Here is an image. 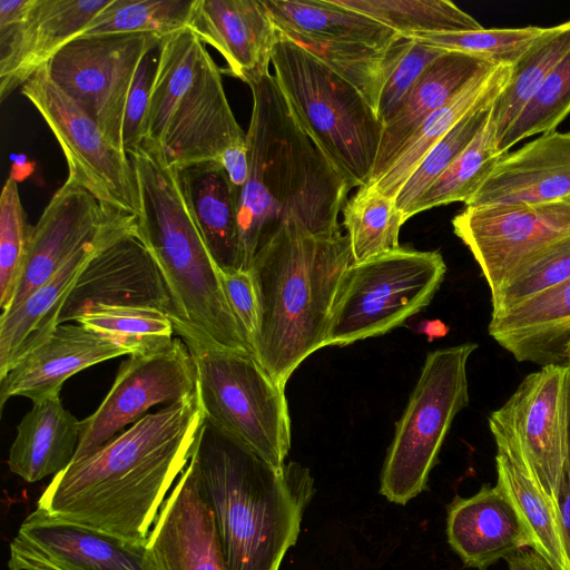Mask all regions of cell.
I'll use <instances>...</instances> for the list:
<instances>
[{
  "label": "cell",
  "instance_id": "6da1fadb",
  "mask_svg": "<svg viewBox=\"0 0 570 570\" xmlns=\"http://www.w3.org/2000/svg\"><path fill=\"white\" fill-rule=\"evenodd\" d=\"M203 421L196 393L148 413L52 476L36 509L56 520L145 542L166 493L190 460Z\"/></svg>",
  "mask_w": 570,
  "mask_h": 570
},
{
  "label": "cell",
  "instance_id": "7a4b0ae2",
  "mask_svg": "<svg viewBox=\"0 0 570 570\" xmlns=\"http://www.w3.org/2000/svg\"><path fill=\"white\" fill-rule=\"evenodd\" d=\"M248 86L249 173L238 196L246 269L258 248L285 224L313 235L340 233L338 214L351 190L295 119L274 75Z\"/></svg>",
  "mask_w": 570,
  "mask_h": 570
},
{
  "label": "cell",
  "instance_id": "3957f363",
  "mask_svg": "<svg viewBox=\"0 0 570 570\" xmlns=\"http://www.w3.org/2000/svg\"><path fill=\"white\" fill-rule=\"evenodd\" d=\"M188 465L216 522L229 570H279L316 489L308 468H275L204 419Z\"/></svg>",
  "mask_w": 570,
  "mask_h": 570
},
{
  "label": "cell",
  "instance_id": "277c9868",
  "mask_svg": "<svg viewBox=\"0 0 570 570\" xmlns=\"http://www.w3.org/2000/svg\"><path fill=\"white\" fill-rule=\"evenodd\" d=\"M352 263L341 232L313 235L281 226L255 253L250 272L259 303L255 357L281 386L312 353L325 346L334 301Z\"/></svg>",
  "mask_w": 570,
  "mask_h": 570
},
{
  "label": "cell",
  "instance_id": "5b68a950",
  "mask_svg": "<svg viewBox=\"0 0 570 570\" xmlns=\"http://www.w3.org/2000/svg\"><path fill=\"white\" fill-rule=\"evenodd\" d=\"M127 155L139 193L137 225L170 292L175 333L255 355L227 302L219 268L183 202L170 167L145 142Z\"/></svg>",
  "mask_w": 570,
  "mask_h": 570
},
{
  "label": "cell",
  "instance_id": "8992f818",
  "mask_svg": "<svg viewBox=\"0 0 570 570\" xmlns=\"http://www.w3.org/2000/svg\"><path fill=\"white\" fill-rule=\"evenodd\" d=\"M222 69L189 29L161 38L141 142L171 167L220 161L246 144V132L229 106Z\"/></svg>",
  "mask_w": 570,
  "mask_h": 570
},
{
  "label": "cell",
  "instance_id": "52a82bcc",
  "mask_svg": "<svg viewBox=\"0 0 570 570\" xmlns=\"http://www.w3.org/2000/svg\"><path fill=\"white\" fill-rule=\"evenodd\" d=\"M272 65L278 88L307 136L350 189L366 186L383 134V124L371 105L279 31Z\"/></svg>",
  "mask_w": 570,
  "mask_h": 570
},
{
  "label": "cell",
  "instance_id": "ba28073f",
  "mask_svg": "<svg viewBox=\"0 0 570 570\" xmlns=\"http://www.w3.org/2000/svg\"><path fill=\"white\" fill-rule=\"evenodd\" d=\"M180 337V336H179ZM191 356L204 419L233 435L263 460L283 468L291 449L284 387L255 355L180 337Z\"/></svg>",
  "mask_w": 570,
  "mask_h": 570
},
{
  "label": "cell",
  "instance_id": "9c48e42d",
  "mask_svg": "<svg viewBox=\"0 0 570 570\" xmlns=\"http://www.w3.org/2000/svg\"><path fill=\"white\" fill-rule=\"evenodd\" d=\"M476 348L463 343L426 355L383 463L380 493L387 501L404 505L426 489L452 422L469 403L466 365Z\"/></svg>",
  "mask_w": 570,
  "mask_h": 570
},
{
  "label": "cell",
  "instance_id": "30bf717a",
  "mask_svg": "<svg viewBox=\"0 0 570 570\" xmlns=\"http://www.w3.org/2000/svg\"><path fill=\"white\" fill-rule=\"evenodd\" d=\"M446 265L438 250L399 247L351 263L338 287L325 346L383 335L428 306Z\"/></svg>",
  "mask_w": 570,
  "mask_h": 570
},
{
  "label": "cell",
  "instance_id": "8fae6325",
  "mask_svg": "<svg viewBox=\"0 0 570 570\" xmlns=\"http://www.w3.org/2000/svg\"><path fill=\"white\" fill-rule=\"evenodd\" d=\"M498 452L534 479L557 505L570 445V365L530 373L489 417Z\"/></svg>",
  "mask_w": 570,
  "mask_h": 570
},
{
  "label": "cell",
  "instance_id": "7c38bea8",
  "mask_svg": "<svg viewBox=\"0 0 570 570\" xmlns=\"http://www.w3.org/2000/svg\"><path fill=\"white\" fill-rule=\"evenodd\" d=\"M56 137L67 161L68 178L106 208L138 217L139 193L134 167L95 121L49 77L46 65L21 87Z\"/></svg>",
  "mask_w": 570,
  "mask_h": 570
},
{
  "label": "cell",
  "instance_id": "4fadbf2b",
  "mask_svg": "<svg viewBox=\"0 0 570 570\" xmlns=\"http://www.w3.org/2000/svg\"><path fill=\"white\" fill-rule=\"evenodd\" d=\"M160 40L154 33L79 36L46 65L51 80L122 153L124 116L136 71Z\"/></svg>",
  "mask_w": 570,
  "mask_h": 570
},
{
  "label": "cell",
  "instance_id": "5bb4252c",
  "mask_svg": "<svg viewBox=\"0 0 570 570\" xmlns=\"http://www.w3.org/2000/svg\"><path fill=\"white\" fill-rule=\"evenodd\" d=\"M454 234L479 264L491 294L559 239L570 235V196L547 203L465 207Z\"/></svg>",
  "mask_w": 570,
  "mask_h": 570
},
{
  "label": "cell",
  "instance_id": "9a60e30c",
  "mask_svg": "<svg viewBox=\"0 0 570 570\" xmlns=\"http://www.w3.org/2000/svg\"><path fill=\"white\" fill-rule=\"evenodd\" d=\"M195 389L194 363L179 336L164 346L130 355L98 409L80 421L73 461L97 451L153 406L181 402L193 396Z\"/></svg>",
  "mask_w": 570,
  "mask_h": 570
},
{
  "label": "cell",
  "instance_id": "2e32d148",
  "mask_svg": "<svg viewBox=\"0 0 570 570\" xmlns=\"http://www.w3.org/2000/svg\"><path fill=\"white\" fill-rule=\"evenodd\" d=\"M100 306L175 311L163 273L146 245L137 217L115 228L85 265L69 292L58 325Z\"/></svg>",
  "mask_w": 570,
  "mask_h": 570
},
{
  "label": "cell",
  "instance_id": "e0dca14e",
  "mask_svg": "<svg viewBox=\"0 0 570 570\" xmlns=\"http://www.w3.org/2000/svg\"><path fill=\"white\" fill-rule=\"evenodd\" d=\"M9 570H154L145 542L32 511L10 543Z\"/></svg>",
  "mask_w": 570,
  "mask_h": 570
},
{
  "label": "cell",
  "instance_id": "ac0fdd59",
  "mask_svg": "<svg viewBox=\"0 0 570 570\" xmlns=\"http://www.w3.org/2000/svg\"><path fill=\"white\" fill-rule=\"evenodd\" d=\"M127 217L130 216L106 208L87 189L67 178L32 226L12 299L1 314L17 308L81 247Z\"/></svg>",
  "mask_w": 570,
  "mask_h": 570
},
{
  "label": "cell",
  "instance_id": "d6986e66",
  "mask_svg": "<svg viewBox=\"0 0 570 570\" xmlns=\"http://www.w3.org/2000/svg\"><path fill=\"white\" fill-rule=\"evenodd\" d=\"M141 353L129 342L79 323L59 324L0 375V409L13 396L32 402L60 394L63 383L95 364Z\"/></svg>",
  "mask_w": 570,
  "mask_h": 570
},
{
  "label": "cell",
  "instance_id": "ffe728a7",
  "mask_svg": "<svg viewBox=\"0 0 570 570\" xmlns=\"http://www.w3.org/2000/svg\"><path fill=\"white\" fill-rule=\"evenodd\" d=\"M111 0H32L20 20L0 22V98L79 37Z\"/></svg>",
  "mask_w": 570,
  "mask_h": 570
},
{
  "label": "cell",
  "instance_id": "44dd1931",
  "mask_svg": "<svg viewBox=\"0 0 570 570\" xmlns=\"http://www.w3.org/2000/svg\"><path fill=\"white\" fill-rule=\"evenodd\" d=\"M154 570H229L214 514L187 465L146 540Z\"/></svg>",
  "mask_w": 570,
  "mask_h": 570
},
{
  "label": "cell",
  "instance_id": "7402d4cb",
  "mask_svg": "<svg viewBox=\"0 0 570 570\" xmlns=\"http://www.w3.org/2000/svg\"><path fill=\"white\" fill-rule=\"evenodd\" d=\"M187 29L224 57L223 73L247 85L269 73L278 31L263 0H194Z\"/></svg>",
  "mask_w": 570,
  "mask_h": 570
},
{
  "label": "cell",
  "instance_id": "603a6c76",
  "mask_svg": "<svg viewBox=\"0 0 570 570\" xmlns=\"http://www.w3.org/2000/svg\"><path fill=\"white\" fill-rule=\"evenodd\" d=\"M568 196L570 130H553L505 153L465 207L547 203Z\"/></svg>",
  "mask_w": 570,
  "mask_h": 570
},
{
  "label": "cell",
  "instance_id": "cb8c5ba5",
  "mask_svg": "<svg viewBox=\"0 0 570 570\" xmlns=\"http://www.w3.org/2000/svg\"><path fill=\"white\" fill-rule=\"evenodd\" d=\"M446 537L462 562L476 570L530 548L514 505L498 484H484L468 498H454L448 507Z\"/></svg>",
  "mask_w": 570,
  "mask_h": 570
},
{
  "label": "cell",
  "instance_id": "d4e9b609",
  "mask_svg": "<svg viewBox=\"0 0 570 570\" xmlns=\"http://www.w3.org/2000/svg\"><path fill=\"white\" fill-rule=\"evenodd\" d=\"M183 202L219 269H246L238 194L223 165L199 160L170 167Z\"/></svg>",
  "mask_w": 570,
  "mask_h": 570
},
{
  "label": "cell",
  "instance_id": "484cf974",
  "mask_svg": "<svg viewBox=\"0 0 570 570\" xmlns=\"http://www.w3.org/2000/svg\"><path fill=\"white\" fill-rule=\"evenodd\" d=\"M489 334L519 362L567 364L570 277L514 306L492 313Z\"/></svg>",
  "mask_w": 570,
  "mask_h": 570
},
{
  "label": "cell",
  "instance_id": "4316f807",
  "mask_svg": "<svg viewBox=\"0 0 570 570\" xmlns=\"http://www.w3.org/2000/svg\"><path fill=\"white\" fill-rule=\"evenodd\" d=\"M482 57L446 51L421 76L402 104L384 124L377 157L366 186L391 166L420 125L450 101L478 76L497 67Z\"/></svg>",
  "mask_w": 570,
  "mask_h": 570
},
{
  "label": "cell",
  "instance_id": "83f0119b",
  "mask_svg": "<svg viewBox=\"0 0 570 570\" xmlns=\"http://www.w3.org/2000/svg\"><path fill=\"white\" fill-rule=\"evenodd\" d=\"M32 404L17 425L8 456L10 471L29 483L68 468L80 436V421L63 406L60 394Z\"/></svg>",
  "mask_w": 570,
  "mask_h": 570
},
{
  "label": "cell",
  "instance_id": "f1b7e54d",
  "mask_svg": "<svg viewBox=\"0 0 570 570\" xmlns=\"http://www.w3.org/2000/svg\"><path fill=\"white\" fill-rule=\"evenodd\" d=\"M125 218L102 236L81 247L53 276L30 294L17 308L0 316V375L17 360L45 340L58 325L65 301L80 272L106 237Z\"/></svg>",
  "mask_w": 570,
  "mask_h": 570
},
{
  "label": "cell",
  "instance_id": "f546056e",
  "mask_svg": "<svg viewBox=\"0 0 570 570\" xmlns=\"http://www.w3.org/2000/svg\"><path fill=\"white\" fill-rule=\"evenodd\" d=\"M510 73L511 66L499 65L471 80L420 125L387 170L371 186L395 199L402 186L433 146L470 111L494 101L508 83Z\"/></svg>",
  "mask_w": 570,
  "mask_h": 570
},
{
  "label": "cell",
  "instance_id": "4dcf8cb0",
  "mask_svg": "<svg viewBox=\"0 0 570 570\" xmlns=\"http://www.w3.org/2000/svg\"><path fill=\"white\" fill-rule=\"evenodd\" d=\"M276 29L308 38L390 48L402 39L374 19L335 0H263Z\"/></svg>",
  "mask_w": 570,
  "mask_h": 570
},
{
  "label": "cell",
  "instance_id": "1f68e13d",
  "mask_svg": "<svg viewBox=\"0 0 570 570\" xmlns=\"http://www.w3.org/2000/svg\"><path fill=\"white\" fill-rule=\"evenodd\" d=\"M497 484L514 505L529 535L530 549L535 551L551 570H570L558 508L540 484L522 473L510 459L495 455Z\"/></svg>",
  "mask_w": 570,
  "mask_h": 570
},
{
  "label": "cell",
  "instance_id": "d6a6232c",
  "mask_svg": "<svg viewBox=\"0 0 570 570\" xmlns=\"http://www.w3.org/2000/svg\"><path fill=\"white\" fill-rule=\"evenodd\" d=\"M569 50L570 19L547 27L511 66L509 81L491 107L490 120L495 130V144Z\"/></svg>",
  "mask_w": 570,
  "mask_h": 570
},
{
  "label": "cell",
  "instance_id": "836d02e7",
  "mask_svg": "<svg viewBox=\"0 0 570 570\" xmlns=\"http://www.w3.org/2000/svg\"><path fill=\"white\" fill-rule=\"evenodd\" d=\"M281 33L307 50L353 86L375 112L384 83L405 39H400L390 48L379 49L363 45L324 41L292 32Z\"/></svg>",
  "mask_w": 570,
  "mask_h": 570
},
{
  "label": "cell",
  "instance_id": "e575fe53",
  "mask_svg": "<svg viewBox=\"0 0 570 570\" xmlns=\"http://www.w3.org/2000/svg\"><path fill=\"white\" fill-rule=\"evenodd\" d=\"M389 27L403 38L415 33L480 30L472 16L448 0H335Z\"/></svg>",
  "mask_w": 570,
  "mask_h": 570
},
{
  "label": "cell",
  "instance_id": "d590c367",
  "mask_svg": "<svg viewBox=\"0 0 570 570\" xmlns=\"http://www.w3.org/2000/svg\"><path fill=\"white\" fill-rule=\"evenodd\" d=\"M342 212L352 263H361L400 247V228L405 220L395 199L372 186H362L345 203Z\"/></svg>",
  "mask_w": 570,
  "mask_h": 570
},
{
  "label": "cell",
  "instance_id": "8d00e7d4",
  "mask_svg": "<svg viewBox=\"0 0 570 570\" xmlns=\"http://www.w3.org/2000/svg\"><path fill=\"white\" fill-rule=\"evenodd\" d=\"M503 155L497 148L495 130L489 117L483 128L453 164L412 206L407 219L438 206L454 202L465 204Z\"/></svg>",
  "mask_w": 570,
  "mask_h": 570
},
{
  "label": "cell",
  "instance_id": "74e56055",
  "mask_svg": "<svg viewBox=\"0 0 570 570\" xmlns=\"http://www.w3.org/2000/svg\"><path fill=\"white\" fill-rule=\"evenodd\" d=\"M194 0H111L80 36L154 33L187 28Z\"/></svg>",
  "mask_w": 570,
  "mask_h": 570
},
{
  "label": "cell",
  "instance_id": "f35d334b",
  "mask_svg": "<svg viewBox=\"0 0 570 570\" xmlns=\"http://www.w3.org/2000/svg\"><path fill=\"white\" fill-rule=\"evenodd\" d=\"M570 114V50L554 66L540 88L524 106L504 136L498 141L501 154L521 140L557 130Z\"/></svg>",
  "mask_w": 570,
  "mask_h": 570
},
{
  "label": "cell",
  "instance_id": "ab89813d",
  "mask_svg": "<svg viewBox=\"0 0 570 570\" xmlns=\"http://www.w3.org/2000/svg\"><path fill=\"white\" fill-rule=\"evenodd\" d=\"M492 102L483 104L463 117L426 154L395 197L396 207L407 220L417 199L453 164L489 120Z\"/></svg>",
  "mask_w": 570,
  "mask_h": 570
},
{
  "label": "cell",
  "instance_id": "60d3db41",
  "mask_svg": "<svg viewBox=\"0 0 570 570\" xmlns=\"http://www.w3.org/2000/svg\"><path fill=\"white\" fill-rule=\"evenodd\" d=\"M547 27L482 28L449 33H415L410 38L440 48L482 57L495 65L512 66Z\"/></svg>",
  "mask_w": 570,
  "mask_h": 570
},
{
  "label": "cell",
  "instance_id": "b9f144b4",
  "mask_svg": "<svg viewBox=\"0 0 570 570\" xmlns=\"http://www.w3.org/2000/svg\"><path fill=\"white\" fill-rule=\"evenodd\" d=\"M77 323L95 331L118 336L141 353L164 346L175 334L170 317L158 309L142 307H96Z\"/></svg>",
  "mask_w": 570,
  "mask_h": 570
},
{
  "label": "cell",
  "instance_id": "7bdbcfd3",
  "mask_svg": "<svg viewBox=\"0 0 570 570\" xmlns=\"http://www.w3.org/2000/svg\"><path fill=\"white\" fill-rule=\"evenodd\" d=\"M32 226L27 222L18 183L10 176L0 196V307L12 299L30 240Z\"/></svg>",
  "mask_w": 570,
  "mask_h": 570
},
{
  "label": "cell",
  "instance_id": "ee69618b",
  "mask_svg": "<svg viewBox=\"0 0 570 570\" xmlns=\"http://www.w3.org/2000/svg\"><path fill=\"white\" fill-rule=\"evenodd\" d=\"M569 277L570 235L549 246L492 293V313L508 309Z\"/></svg>",
  "mask_w": 570,
  "mask_h": 570
},
{
  "label": "cell",
  "instance_id": "f6af8a7d",
  "mask_svg": "<svg viewBox=\"0 0 570 570\" xmlns=\"http://www.w3.org/2000/svg\"><path fill=\"white\" fill-rule=\"evenodd\" d=\"M445 52L412 38L404 39L403 48L387 76L376 109L383 126L425 70Z\"/></svg>",
  "mask_w": 570,
  "mask_h": 570
},
{
  "label": "cell",
  "instance_id": "bcb514c9",
  "mask_svg": "<svg viewBox=\"0 0 570 570\" xmlns=\"http://www.w3.org/2000/svg\"><path fill=\"white\" fill-rule=\"evenodd\" d=\"M157 49L149 51L142 58L129 91L122 130L126 153L138 146L142 140L144 125L157 62V57H155V50Z\"/></svg>",
  "mask_w": 570,
  "mask_h": 570
},
{
  "label": "cell",
  "instance_id": "7dc6e473",
  "mask_svg": "<svg viewBox=\"0 0 570 570\" xmlns=\"http://www.w3.org/2000/svg\"><path fill=\"white\" fill-rule=\"evenodd\" d=\"M219 275L227 302L254 347L259 323V303L254 278L248 269H219Z\"/></svg>",
  "mask_w": 570,
  "mask_h": 570
},
{
  "label": "cell",
  "instance_id": "c3c4849f",
  "mask_svg": "<svg viewBox=\"0 0 570 570\" xmlns=\"http://www.w3.org/2000/svg\"><path fill=\"white\" fill-rule=\"evenodd\" d=\"M219 163L225 168L233 187L239 196L249 173L247 142L225 151Z\"/></svg>",
  "mask_w": 570,
  "mask_h": 570
},
{
  "label": "cell",
  "instance_id": "681fc988",
  "mask_svg": "<svg viewBox=\"0 0 570 570\" xmlns=\"http://www.w3.org/2000/svg\"><path fill=\"white\" fill-rule=\"evenodd\" d=\"M557 508L564 544L570 558V445L560 479L557 495Z\"/></svg>",
  "mask_w": 570,
  "mask_h": 570
},
{
  "label": "cell",
  "instance_id": "f907efd6",
  "mask_svg": "<svg viewBox=\"0 0 570 570\" xmlns=\"http://www.w3.org/2000/svg\"><path fill=\"white\" fill-rule=\"evenodd\" d=\"M505 561L509 570H551L548 563L530 548L510 554Z\"/></svg>",
  "mask_w": 570,
  "mask_h": 570
},
{
  "label": "cell",
  "instance_id": "816d5d0a",
  "mask_svg": "<svg viewBox=\"0 0 570 570\" xmlns=\"http://www.w3.org/2000/svg\"><path fill=\"white\" fill-rule=\"evenodd\" d=\"M420 332L426 334L429 340L432 341L436 337L445 336L449 327L439 320L424 321L420 324Z\"/></svg>",
  "mask_w": 570,
  "mask_h": 570
},
{
  "label": "cell",
  "instance_id": "f5cc1de1",
  "mask_svg": "<svg viewBox=\"0 0 570 570\" xmlns=\"http://www.w3.org/2000/svg\"><path fill=\"white\" fill-rule=\"evenodd\" d=\"M567 364H570V345L567 348Z\"/></svg>",
  "mask_w": 570,
  "mask_h": 570
},
{
  "label": "cell",
  "instance_id": "db71d44e",
  "mask_svg": "<svg viewBox=\"0 0 570 570\" xmlns=\"http://www.w3.org/2000/svg\"><path fill=\"white\" fill-rule=\"evenodd\" d=\"M568 365H570V364H568Z\"/></svg>",
  "mask_w": 570,
  "mask_h": 570
}]
</instances>
